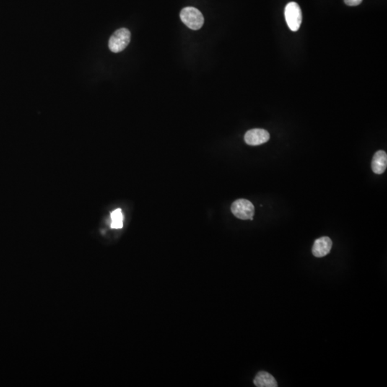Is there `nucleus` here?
I'll use <instances>...</instances> for the list:
<instances>
[{
    "label": "nucleus",
    "mask_w": 387,
    "mask_h": 387,
    "mask_svg": "<svg viewBox=\"0 0 387 387\" xmlns=\"http://www.w3.org/2000/svg\"><path fill=\"white\" fill-rule=\"evenodd\" d=\"M180 18L187 27L193 30H199L204 22L201 12L193 6H188L182 9L180 12Z\"/></svg>",
    "instance_id": "nucleus-1"
},
{
    "label": "nucleus",
    "mask_w": 387,
    "mask_h": 387,
    "mask_svg": "<svg viewBox=\"0 0 387 387\" xmlns=\"http://www.w3.org/2000/svg\"><path fill=\"white\" fill-rule=\"evenodd\" d=\"M131 41V32L126 28H121L115 31L110 37L108 47L110 51L120 53L126 48Z\"/></svg>",
    "instance_id": "nucleus-2"
},
{
    "label": "nucleus",
    "mask_w": 387,
    "mask_h": 387,
    "mask_svg": "<svg viewBox=\"0 0 387 387\" xmlns=\"http://www.w3.org/2000/svg\"><path fill=\"white\" fill-rule=\"evenodd\" d=\"M285 17L289 28L292 32H296L300 29L302 23V11L296 2L291 1L285 9Z\"/></svg>",
    "instance_id": "nucleus-3"
},
{
    "label": "nucleus",
    "mask_w": 387,
    "mask_h": 387,
    "mask_svg": "<svg viewBox=\"0 0 387 387\" xmlns=\"http://www.w3.org/2000/svg\"><path fill=\"white\" fill-rule=\"evenodd\" d=\"M231 211L238 219L242 220H253L255 214V206L249 200L240 199L232 203Z\"/></svg>",
    "instance_id": "nucleus-4"
},
{
    "label": "nucleus",
    "mask_w": 387,
    "mask_h": 387,
    "mask_svg": "<svg viewBox=\"0 0 387 387\" xmlns=\"http://www.w3.org/2000/svg\"><path fill=\"white\" fill-rule=\"evenodd\" d=\"M270 133L265 129L254 128L249 130L245 135V141L250 146H258L269 141Z\"/></svg>",
    "instance_id": "nucleus-5"
},
{
    "label": "nucleus",
    "mask_w": 387,
    "mask_h": 387,
    "mask_svg": "<svg viewBox=\"0 0 387 387\" xmlns=\"http://www.w3.org/2000/svg\"><path fill=\"white\" fill-rule=\"evenodd\" d=\"M333 242L328 237H322L315 240L312 253L316 258H323L331 251Z\"/></svg>",
    "instance_id": "nucleus-6"
},
{
    "label": "nucleus",
    "mask_w": 387,
    "mask_h": 387,
    "mask_svg": "<svg viewBox=\"0 0 387 387\" xmlns=\"http://www.w3.org/2000/svg\"><path fill=\"white\" fill-rule=\"evenodd\" d=\"M387 167V154L385 151L376 152L372 162V171L377 175H382Z\"/></svg>",
    "instance_id": "nucleus-7"
},
{
    "label": "nucleus",
    "mask_w": 387,
    "mask_h": 387,
    "mask_svg": "<svg viewBox=\"0 0 387 387\" xmlns=\"http://www.w3.org/2000/svg\"><path fill=\"white\" fill-rule=\"evenodd\" d=\"M254 385L258 387H277L276 379L271 374L266 372H260L255 377Z\"/></svg>",
    "instance_id": "nucleus-8"
},
{
    "label": "nucleus",
    "mask_w": 387,
    "mask_h": 387,
    "mask_svg": "<svg viewBox=\"0 0 387 387\" xmlns=\"http://www.w3.org/2000/svg\"><path fill=\"white\" fill-rule=\"evenodd\" d=\"M111 227L113 229H121L123 226V215L121 209H117L110 214Z\"/></svg>",
    "instance_id": "nucleus-9"
},
{
    "label": "nucleus",
    "mask_w": 387,
    "mask_h": 387,
    "mask_svg": "<svg viewBox=\"0 0 387 387\" xmlns=\"http://www.w3.org/2000/svg\"><path fill=\"white\" fill-rule=\"evenodd\" d=\"M362 1L363 0H344V2L349 6H357L359 5Z\"/></svg>",
    "instance_id": "nucleus-10"
}]
</instances>
